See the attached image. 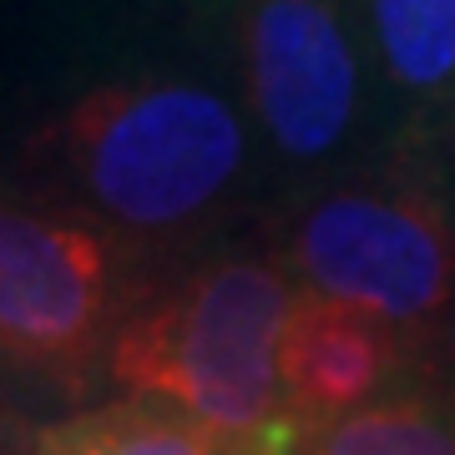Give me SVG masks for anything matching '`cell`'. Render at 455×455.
<instances>
[{
  "mask_svg": "<svg viewBox=\"0 0 455 455\" xmlns=\"http://www.w3.org/2000/svg\"><path fill=\"white\" fill-rule=\"evenodd\" d=\"M415 349L420 344L405 329L385 324L379 314L299 289L278 334V390L283 415L299 430V445L329 420L385 395Z\"/></svg>",
  "mask_w": 455,
  "mask_h": 455,
  "instance_id": "6",
  "label": "cell"
},
{
  "mask_svg": "<svg viewBox=\"0 0 455 455\" xmlns=\"http://www.w3.org/2000/svg\"><path fill=\"white\" fill-rule=\"evenodd\" d=\"M31 455H238L228 440L157 400H107L46 425Z\"/></svg>",
  "mask_w": 455,
  "mask_h": 455,
  "instance_id": "8",
  "label": "cell"
},
{
  "mask_svg": "<svg viewBox=\"0 0 455 455\" xmlns=\"http://www.w3.org/2000/svg\"><path fill=\"white\" fill-rule=\"evenodd\" d=\"M293 299L278 259H212L132 304L107 349V379L197 420L238 455H299L278 390V334Z\"/></svg>",
  "mask_w": 455,
  "mask_h": 455,
  "instance_id": "1",
  "label": "cell"
},
{
  "mask_svg": "<svg viewBox=\"0 0 455 455\" xmlns=\"http://www.w3.org/2000/svg\"><path fill=\"white\" fill-rule=\"evenodd\" d=\"M147 289L116 233L61 212L0 208V359L51 379H82L107 359Z\"/></svg>",
  "mask_w": 455,
  "mask_h": 455,
  "instance_id": "4",
  "label": "cell"
},
{
  "mask_svg": "<svg viewBox=\"0 0 455 455\" xmlns=\"http://www.w3.org/2000/svg\"><path fill=\"white\" fill-rule=\"evenodd\" d=\"M370 26L405 92L435 97L455 82V0H370Z\"/></svg>",
  "mask_w": 455,
  "mask_h": 455,
  "instance_id": "9",
  "label": "cell"
},
{
  "mask_svg": "<svg viewBox=\"0 0 455 455\" xmlns=\"http://www.w3.org/2000/svg\"><path fill=\"white\" fill-rule=\"evenodd\" d=\"M289 274L425 344L455 299V223L430 188H339L293 218Z\"/></svg>",
  "mask_w": 455,
  "mask_h": 455,
  "instance_id": "3",
  "label": "cell"
},
{
  "mask_svg": "<svg viewBox=\"0 0 455 455\" xmlns=\"http://www.w3.org/2000/svg\"><path fill=\"white\" fill-rule=\"evenodd\" d=\"M248 107L289 163H319L359 116V61L339 0H243Z\"/></svg>",
  "mask_w": 455,
  "mask_h": 455,
  "instance_id": "5",
  "label": "cell"
},
{
  "mask_svg": "<svg viewBox=\"0 0 455 455\" xmlns=\"http://www.w3.org/2000/svg\"><path fill=\"white\" fill-rule=\"evenodd\" d=\"M299 455H455V390L440 379L385 390L314 430Z\"/></svg>",
  "mask_w": 455,
  "mask_h": 455,
  "instance_id": "7",
  "label": "cell"
},
{
  "mask_svg": "<svg viewBox=\"0 0 455 455\" xmlns=\"http://www.w3.org/2000/svg\"><path fill=\"white\" fill-rule=\"evenodd\" d=\"M440 385H451L455 390V309L445 314V324H440V339H435V374Z\"/></svg>",
  "mask_w": 455,
  "mask_h": 455,
  "instance_id": "10",
  "label": "cell"
},
{
  "mask_svg": "<svg viewBox=\"0 0 455 455\" xmlns=\"http://www.w3.org/2000/svg\"><path fill=\"white\" fill-rule=\"evenodd\" d=\"M82 193L132 238L193 228L238 182L248 157L233 101L197 82H112L56 127Z\"/></svg>",
  "mask_w": 455,
  "mask_h": 455,
  "instance_id": "2",
  "label": "cell"
}]
</instances>
